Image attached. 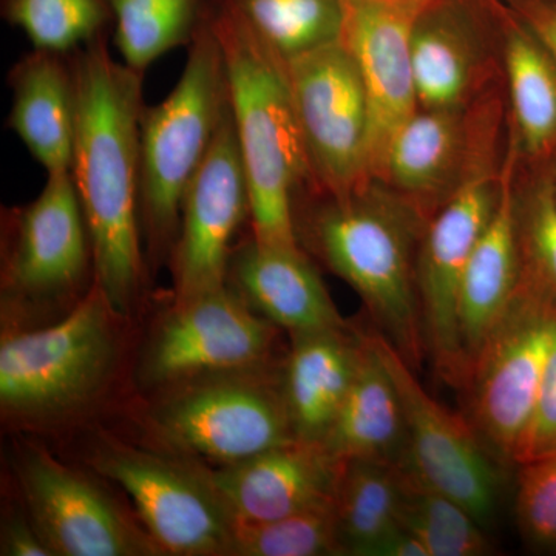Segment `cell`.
<instances>
[{"label":"cell","mask_w":556,"mask_h":556,"mask_svg":"<svg viewBox=\"0 0 556 556\" xmlns=\"http://www.w3.org/2000/svg\"><path fill=\"white\" fill-rule=\"evenodd\" d=\"M507 135L503 79L463 108L417 109L391 138L375 179L430 219L479 167L503 159Z\"/></svg>","instance_id":"obj_8"},{"label":"cell","mask_w":556,"mask_h":556,"mask_svg":"<svg viewBox=\"0 0 556 556\" xmlns=\"http://www.w3.org/2000/svg\"><path fill=\"white\" fill-rule=\"evenodd\" d=\"M294 223L300 247L361 295L380 334L419 369L427 350L417 255L428 218L371 179L343 197L303 193Z\"/></svg>","instance_id":"obj_2"},{"label":"cell","mask_w":556,"mask_h":556,"mask_svg":"<svg viewBox=\"0 0 556 556\" xmlns=\"http://www.w3.org/2000/svg\"><path fill=\"white\" fill-rule=\"evenodd\" d=\"M251 218V195L230 104L182 203L181 222L169 263L175 300L228 283L233 237Z\"/></svg>","instance_id":"obj_16"},{"label":"cell","mask_w":556,"mask_h":556,"mask_svg":"<svg viewBox=\"0 0 556 556\" xmlns=\"http://www.w3.org/2000/svg\"><path fill=\"white\" fill-rule=\"evenodd\" d=\"M433 0H345L343 43L367 90L371 116V179L391 138L417 110L412 38Z\"/></svg>","instance_id":"obj_18"},{"label":"cell","mask_w":556,"mask_h":556,"mask_svg":"<svg viewBox=\"0 0 556 556\" xmlns=\"http://www.w3.org/2000/svg\"><path fill=\"white\" fill-rule=\"evenodd\" d=\"M251 30L288 62L342 40L345 0H230Z\"/></svg>","instance_id":"obj_29"},{"label":"cell","mask_w":556,"mask_h":556,"mask_svg":"<svg viewBox=\"0 0 556 556\" xmlns=\"http://www.w3.org/2000/svg\"><path fill=\"white\" fill-rule=\"evenodd\" d=\"M2 305L7 313L75 306L94 283L93 249L72 172L47 175L38 197L7 214Z\"/></svg>","instance_id":"obj_9"},{"label":"cell","mask_w":556,"mask_h":556,"mask_svg":"<svg viewBox=\"0 0 556 556\" xmlns=\"http://www.w3.org/2000/svg\"><path fill=\"white\" fill-rule=\"evenodd\" d=\"M518 164V146L508 130L500 204L471 252L460 283L457 316L468 379L478 354L506 316L521 283L522 258L515 212Z\"/></svg>","instance_id":"obj_21"},{"label":"cell","mask_w":556,"mask_h":556,"mask_svg":"<svg viewBox=\"0 0 556 556\" xmlns=\"http://www.w3.org/2000/svg\"><path fill=\"white\" fill-rule=\"evenodd\" d=\"M228 285L291 338L350 328L302 247H270L251 237L233 248Z\"/></svg>","instance_id":"obj_20"},{"label":"cell","mask_w":556,"mask_h":556,"mask_svg":"<svg viewBox=\"0 0 556 556\" xmlns=\"http://www.w3.org/2000/svg\"><path fill=\"white\" fill-rule=\"evenodd\" d=\"M16 475L25 511L58 556L163 555L100 484L46 450L17 453Z\"/></svg>","instance_id":"obj_14"},{"label":"cell","mask_w":556,"mask_h":556,"mask_svg":"<svg viewBox=\"0 0 556 556\" xmlns=\"http://www.w3.org/2000/svg\"><path fill=\"white\" fill-rule=\"evenodd\" d=\"M555 336L556 298L522 270L517 295L478 354L464 390L468 422L500 463L514 464Z\"/></svg>","instance_id":"obj_6"},{"label":"cell","mask_w":556,"mask_h":556,"mask_svg":"<svg viewBox=\"0 0 556 556\" xmlns=\"http://www.w3.org/2000/svg\"><path fill=\"white\" fill-rule=\"evenodd\" d=\"M401 525L426 547L428 556L490 554L484 526L466 507L426 481L408 463L399 460Z\"/></svg>","instance_id":"obj_28"},{"label":"cell","mask_w":556,"mask_h":556,"mask_svg":"<svg viewBox=\"0 0 556 556\" xmlns=\"http://www.w3.org/2000/svg\"><path fill=\"white\" fill-rule=\"evenodd\" d=\"M515 514L527 543L556 552V453L522 464Z\"/></svg>","instance_id":"obj_33"},{"label":"cell","mask_w":556,"mask_h":556,"mask_svg":"<svg viewBox=\"0 0 556 556\" xmlns=\"http://www.w3.org/2000/svg\"><path fill=\"white\" fill-rule=\"evenodd\" d=\"M515 212L522 270L556 298V182L551 164H518Z\"/></svg>","instance_id":"obj_31"},{"label":"cell","mask_w":556,"mask_h":556,"mask_svg":"<svg viewBox=\"0 0 556 556\" xmlns=\"http://www.w3.org/2000/svg\"><path fill=\"white\" fill-rule=\"evenodd\" d=\"M417 109L463 108L503 83L495 0H433L412 38Z\"/></svg>","instance_id":"obj_17"},{"label":"cell","mask_w":556,"mask_h":556,"mask_svg":"<svg viewBox=\"0 0 556 556\" xmlns=\"http://www.w3.org/2000/svg\"><path fill=\"white\" fill-rule=\"evenodd\" d=\"M113 14V42L121 61L137 72L161 56L189 46L212 0H108Z\"/></svg>","instance_id":"obj_27"},{"label":"cell","mask_w":556,"mask_h":556,"mask_svg":"<svg viewBox=\"0 0 556 556\" xmlns=\"http://www.w3.org/2000/svg\"><path fill=\"white\" fill-rule=\"evenodd\" d=\"M362 353L353 328L292 338L281 376L292 430L300 441L320 442L345 399Z\"/></svg>","instance_id":"obj_25"},{"label":"cell","mask_w":556,"mask_h":556,"mask_svg":"<svg viewBox=\"0 0 556 556\" xmlns=\"http://www.w3.org/2000/svg\"><path fill=\"white\" fill-rule=\"evenodd\" d=\"M369 556H428V554L422 543L401 527L386 540L380 541Z\"/></svg>","instance_id":"obj_37"},{"label":"cell","mask_w":556,"mask_h":556,"mask_svg":"<svg viewBox=\"0 0 556 556\" xmlns=\"http://www.w3.org/2000/svg\"><path fill=\"white\" fill-rule=\"evenodd\" d=\"M78 90L72 177L91 249L94 281L121 316L144 283L139 223V121L144 73L116 61L108 33L70 54Z\"/></svg>","instance_id":"obj_1"},{"label":"cell","mask_w":556,"mask_h":556,"mask_svg":"<svg viewBox=\"0 0 556 556\" xmlns=\"http://www.w3.org/2000/svg\"><path fill=\"white\" fill-rule=\"evenodd\" d=\"M556 453V336L543 382L538 394L535 412L525 437L515 453L514 464L522 466Z\"/></svg>","instance_id":"obj_34"},{"label":"cell","mask_w":556,"mask_h":556,"mask_svg":"<svg viewBox=\"0 0 556 556\" xmlns=\"http://www.w3.org/2000/svg\"><path fill=\"white\" fill-rule=\"evenodd\" d=\"M262 369L190 380L152 413V431L172 455L232 466L295 441L281 380Z\"/></svg>","instance_id":"obj_7"},{"label":"cell","mask_w":556,"mask_h":556,"mask_svg":"<svg viewBox=\"0 0 556 556\" xmlns=\"http://www.w3.org/2000/svg\"><path fill=\"white\" fill-rule=\"evenodd\" d=\"M548 164H551L552 174H554V178H555V182H556V156Z\"/></svg>","instance_id":"obj_38"},{"label":"cell","mask_w":556,"mask_h":556,"mask_svg":"<svg viewBox=\"0 0 556 556\" xmlns=\"http://www.w3.org/2000/svg\"><path fill=\"white\" fill-rule=\"evenodd\" d=\"M188 47L177 86L160 104L144 105L139 121V223L152 262L170 257L186 193L229 100L225 58L207 14Z\"/></svg>","instance_id":"obj_4"},{"label":"cell","mask_w":556,"mask_h":556,"mask_svg":"<svg viewBox=\"0 0 556 556\" xmlns=\"http://www.w3.org/2000/svg\"><path fill=\"white\" fill-rule=\"evenodd\" d=\"M208 21L222 46L229 104L251 195L252 237L299 247L295 200L314 192L292 108L287 64L258 39L230 0H212Z\"/></svg>","instance_id":"obj_3"},{"label":"cell","mask_w":556,"mask_h":556,"mask_svg":"<svg viewBox=\"0 0 556 556\" xmlns=\"http://www.w3.org/2000/svg\"><path fill=\"white\" fill-rule=\"evenodd\" d=\"M552 2H555V3H556V0H552Z\"/></svg>","instance_id":"obj_39"},{"label":"cell","mask_w":556,"mask_h":556,"mask_svg":"<svg viewBox=\"0 0 556 556\" xmlns=\"http://www.w3.org/2000/svg\"><path fill=\"white\" fill-rule=\"evenodd\" d=\"M525 22L556 61V3L552 0H503Z\"/></svg>","instance_id":"obj_36"},{"label":"cell","mask_w":556,"mask_h":556,"mask_svg":"<svg viewBox=\"0 0 556 556\" xmlns=\"http://www.w3.org/2000/svg\"><path fill=\"white\" fill-rule=\"evenodd\" d=\"M2 556H53L38 529L33 525L27 511L11 514L3 521L0 535Z\"/></svg>","instance_id":"obj_35"},{"label":"cell","mask_w":556,"mask_h":556,"mask_svg":"<svg viewBox=\"0 0 556 556\" xmlns=\"http://www.w3.org/2000/svg\"><path fill=\"white\" fill-rule=\"evenodd\" d=\"M9 127L47 175L72 170L78 90L70 54L35 50L9 75Z\"/></svg>","instance_id":"obj_22"},{"label":"cell","mask_w":556,"mask_h":556,"mask_svg":"<svg viewBox=\"0 0 556 556\" xmlns=\"http://www.w3.org/2000/svg\"><path fill=\"white\" fill-rule=\"evenodd\" d=\"M342 464L320 442L295 441L232 466L208 468L236 525L334 506Z\"/></svg>","instance_id":"obj_19"},{"label":"cell","mask_w":556,"mask_h":556,"mask_svg":"<svg viewBox=\"0 0 556 556\" xmlns=\"http://www.w3.org/2000/svg\"><path fill=\"white\" fill-rule=\"evenodd\" d=\"M508 130L522 166L556 156V61L503 0H495Z\"/></svg>","instance_id":"obj_23"},{"label":"cell","mask_w":556,"mask_h":556,"mask_svg":"<svg viewBox=\"0 0 556 556\" xmlns=\"http://www.w3.org/2000/svg\"><path fill=\"white\" fill-rule=\"evenodd\" d=\"M118 316L94 281L53 325L7 332L0 345L3 416L46 426L91 404L118 362Z\"/></svg>","instance_id":"obj_5"},{"label":"cell","mask_w":556,"mask_h":556,"mask_svg":"<svg viewBox=\"0 0 556 556\" xmlns=\"http://www.w3.org/2000/svg\"><path fill=\"white\" fill-rule=\"evenodd\" d=\"M343 555L334 506L236 525L230 556Z\"/></svg>","instance_id":"obj_32"},{"label":"cell","mask_w":556,"mask_h":556,"mask_svg":"<svg viewBox=\"0 0 556 556\" xmlns=\"http://www.w3.org/2000/svg\"><path fill=\"white\" fill-rule=\"evenodd\" d=\"M314 192L343 197L371 181V116L343 40L285 62Z\"/></svg>","instance_id":"obj_11"},{"label":"cell","mask_w":556,"mask_h":556,"mask_svg":"<svg viewBox=\"0 0 556 556\" xmlns=\"http://www.w3.org/2000/svg\"><path fill=\"white\" fill-rule=\"evenodd\" d=\"M320 444L338 463H399L408 452V431L396 383L371 340L362 334L356 376Z\"/></svg>","instance_id":"obj_24"},{"label":"cell","mask_w":556,"mask_h":556,"mask_svg":"<svg viewBox=\"0 0 556 556\" xmlns=\"http://www.w3.org/2000/svg\"><path fill=\"white\" fill-rule=\"evenodd\" d=\"M2 16L35 50L60 54L75 53L113 24L108 0H2Z\"/></svg>","instance_id":"obj_30"},{"label":"cell","mask_w":556,"mask_h":556,"mask_svg":"<svg viewBox=\"0 0 556 556\" xmlns=\"http://www.w3.org/2000/svg\"><path fill=\"white\" fill-rule=\"evenodd\" d=\"M401 503L399 463H342L334 514L343 555L369 556L380 541L401 529Z\"/></svg>","instance_id":"obj_26"},{"label":"cell","mask_w":556,"mask_h":556,"mask_svg":"<svg viewBox=\"0 0 556 556\" xmlns=\"http://www.w3.org/2000/svg\"><path fill=\"white\" fill-rule=\"evenodd\" d=\"M91 467L118 485L163 555L230 556L236 521L208 468L121 442H100Z\"/></svg>","instance_id":"obj_10"},{"label":"cell","mask_w":556,"mask_h":556,"mask_svg":"<svg viewBox=\"0 0 556 556\" xmlns=\"http://www.w3.org/2000/svg\"><path fill=\"white\" fill-rule=\"evenodd\" d=\"M368 338L401 396L408 431V463L485 527L495 517L501 486L489 450L466 416L455 415L427 393L415 376L416 369L390 340L380 332Z\"/></svg>","instance_id":"obj_15"},{"label":"cell","mask_w":556,"mask_h":556,"mask_svg":"<svg viewBox=\"0 0 556 556\" xmlns=\"http://www.w3.org/2000/svg\"><path fill=\"white\" fill-rule=\"evenodd\" d=\"M504 159L506 155L479 167L428 219L417 255L426 350L438 375L460 391L468 382L457 316L460 283L471 252L500 204Z\"/></svg>","instance_id":"obj_12"},{"label":"cell","mask_w":556,"mask_h":556,"mask_svg":"<svg viewBox=\"0 0 556 556\" xmlns=\"http://www.w3.org/2000/svg\"><path fill=\"white\" fill-rule=\"evenodd\" d=\"M276 328L228 283L174 300L150 339L141 379L152 387H177L208 376L262 369Z\"/></svg>","instance_id":"obj_13"}]
</instances>
